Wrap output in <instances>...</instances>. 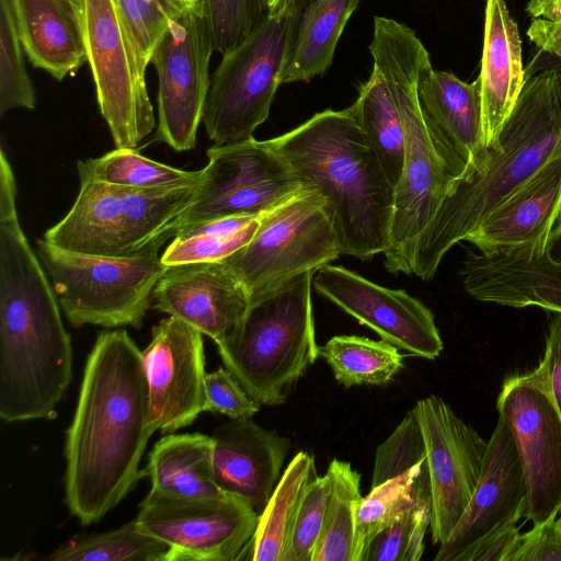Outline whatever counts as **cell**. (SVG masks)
<instances>
[{
	"instance_id": "cell-1",
	"label": "cell",
	"mask_w": 561,
	"mask_h": 561,
	"mask_svg": "<svg viewBox=\"0 0 561 561\" xmlns=\"http://www.w3.org/2000/svg\"><path fill=\"white\" fill-rule=\"evenodd\" d=\"M152 433L142 353L126 330L104 331L87 358L66 433L65 503L83 525L135 486Z\"/></svg>"
},
{
	"instance_id": "cell-2",
	"label": "cell",
	"mask_w": 561,
	"mask_h": 561,
	"mask_svg": "<svg viewBox=\"0 0 561 561\" xmlns=\"http://www.w3.org/2000/svg\"><path fill=\"white\" fill-rule=\"evenodd\" d=\"M72 377V348L47 273L21 226L0 230V417L51 420Z\"/></svg>"
},
{
	"instance_id": "cell-3",
	"label": "cell",
	"mask_w": 561,
	"mask_h": 561,
	"mask_svg": "<svg viewBox=\"0 0 561 561\" xmlns=\"http://www.w3.org/2000/svg\"><path fill=\"white\" fill-rule=\"evenodd\" d=\"M561 150V75L546 69L526 78L519 98L479 161L449 187L420 236L413 274L435 275L444 255Z\"/></svg>"
},
{
	"instance_id": "cell-4",
	"label": "cell",
	"mask_w": 561,
	"mask_h": 561,
	"mask_svg": "<svg viewBox=\"0 0 561 561\" xmlns=\"http://www.w3.org/2000/svg\"><path fill=\"white\" fill-rule=\"evenodd\" d=\"M270 142L301 183L327 199L342 254L367 260L385 253L394 186L348 108L317 113Z\"/></svg>"
},
{
	"instance_id": "cell-5",
	"label": "cell",
	"mask_w": 561,
	"mask_h": 561,
	"mask_svg": "<svg viewBox=\"0 0 561 561\" xmlns=\"http://www.w3.org/2000/svg\"><path fill=\"white\" fill-rule=\"evenodd\" d=\"M369 49L396 101L405 138L385 266L392 274L411 275L420 236L467 164L442 148L423 119L417 78L430 55L415 32L393 19L375 16Z\"/></svg>"
},
{
	"instance_id": "cell-6",
	"label": "cell",
	"mask_w": 561,
	"mask_h": 561,
	"mask_svg": "<svg viewBox=\"0 0 561 561\" xmlns=\"http://www.w3.org/2000/svg\"><path fill=\"white\" fill-rule=\"evenodd\" d=\"M314 273H302L251 301L239 324L217 344L225 367L260 405L284 403L320 355L311 299Z\"/></svg>"
},
{
	"instance_id": "cell-7",
	"label": "cell",
	"mask_w": 561,
	"mask_h": 561,
	"mask_svg": "<svg viewBox=\"0 0 561 561\" xmlns=\"http://www.w3.org/2000/svg\"><path fill=\"white\" fill-rule=\"evenodd\" d=\"M312 0H284L236 47L210 76L203 124L209 140H245L270 114L299 20Z\"/></svg>"
},
{
	"instance_id": "cell-8",
	"label": "cell",
	"mask_w": 561,
	"mask_h": 561,
	"mask_svg": "<svg viewBox=\"0 0 561 561\" xmlns=\"http://www.w3.org/2000/svg\"><path fill=\"white\" fill-rule=\"evenodd\" d=\"M340 254L327 199L305 185L262 213L253 238L220 262L240 280L251 302L302 273L317 272Z\"/></svg>"
},
{
	"instance_id": "cell-9",
	"label": "cell",
	"mask_w": 561,
	"mask_h": 561,
	"mask_svg": "<svg viewBox=\"0 0 561 561\" xmlns=\"http://www.w3.org/2000/svg\"><path fill=\"white\" fill-rule=\"evenodd\" d=\"M36 253L59 305L75 327L140 328L153 289L169 266L161 256H99L38 240Z\"/></svg>"
},
{
	"instance_id": "cell-10",
	"label": "cell",
	"mask_w": 561,
	"mask_h": 561,
	"mask_svg": "<svg viewBox=\"0 0 561 561\" xmlns=\"http://www.w3.org/2000/svg\"><path fill=\"white\" fill-rule=\"evenodd\" d=\"M79 2L100 112L115 147L135 149L157 124L117 1Z\"/></svg>"
},
{
	"instance_id": "cell-11",
	"label": "cell",
	"mask_w": 561,
	"mask_h": 561,
	"mask_svg": "<svg viewBox=\"0 0 561 561\" xmlns=\"http://www.w3.org/2000/svg\"><path fill=\"white\" fill-rule=\"evenodd\" d=\"M206 153L208 163L174 234L211 219L262 214L305 186L270 140L214 144Z\"/></svg>"
},
{
	"instance_id": "cell-12",
	"label": "cell",
	"mask_w": 561,
	"mask_h": 561,
	"mask_svg": "<svg viewBox=\"0 0 561 561\" xmlns=\"http://www.w3.org/2000/svg\"><path fill=\"white\" fill-rule=\"evenodd\" d=\"M496 408L522 460L527 486L525 517L533 525L557 517L561 508V414L541 360L531 371L503 381Z\"/></svg>"
},
{
	"instance_id": "cell-13",
	"label": "cell",
	"mask_w": 561,
	"mask_h": 561,
	"mask_svg": "<svg viewBox=\"0 0 561 561\" xmlns=\"http://www.w3.org/2000/svg\"><path fill=\"white\" fill-rule=\"evenodd\" d=\"M259 514L232 496L187 499L150 490L135 518L146 535L169 546L165 561H234L250 543Z\"/></svg>"
},
{
	"instance_id": "cell-14",
	"label": "cell",
	"mask_w": 561,
	"mask_h": 561,
	"mask_svg": "<svg viewBox=\"0 0 561 561\" xmlns=\"http://www.w3.org/2000/svg\"><path fill=\"white\" fill-rule=\"evenodd\" d=\"M213 51L198 4L170 21L150 57L159 83L154 141L179 152L195 147L210 83Z\"/></svg>"
},
{
	"instance_id": "cell-15",
	"label": "cell",
	"mask_w": 561,
	"mask_h": 561,
	"mask_svg": "<svg viewBox=\"0 0 561 561\" xmlns=\"http://www.w3.org/2000/svg\"><path fill=\"white\" fill-rule=\"evenodd\" d=\"M421 427L431 490V535L443 543L465 513L479 481L488 442L439 397L413 408Z\"/></svg>"
},
{
	"instance_id": "cell-16",
	"label": "cell",
	"mask_w": 561,
	"mask_h": 561,
	"mask_svg": "<svg viewBox=\"0 0 561 561\" xmlns=\"http://www.w3.org/2000/svg\"><path fill=\"white\" fill-rule=\"evenodd\" d=\"M460 276L465 290L476 300L561 312V216L535 242L467 252Z\"/></svg>"
},
{
	"instance_id": "cell-17",
	"label": "cell",
	"mask_w": 561,
	"mask_h": 561,
	"mask_svg": "<svg viewBox=\"0 0 561 561\" xmlns=\"http://www.w3.org/2000/svg\"><path fill=\"white\" fill-rule=\"evenodd\" d=\"M314 289L374 330L383 341L426 359L444 348L434 314L402 289L373 283L343 266L323 265L313 275Z\"/></svg>"
},
{
	"instance_id": "cell-18",
	"label": "cell",
	"mask_w": 561,
	"mask_h": 561,
	"mask_svg": "<svg viewBox=\"0 0 561 561\" xmlns=\"http://www.w3.org/2000/svg\"><path fill=\"white\" fill-rule=\"evenodd\" d=\"M203 333L169 316L152 328L141 351L149 388L152 431L174 433L205 412V353Z\"/></svg>"
},
{
	"instance_id": "cell-19",
	"label": "cell",
	"mask_w": 561,
	"mask_h": 561,
	"mask_svg": "<svg viewBox=\"0 0 561 561\" xmlns=\"http://www.w3.org/2000/svg\"><path fill=\"white\" fill-rule=\"evenodd\" d=\"M526 511L527 486L519 453L510 427L499 416L471 500L434 560L456 561L480 540L517 525Z\"/></svg>"
},
{
	"instance_id": "cell-20",
	"label": "cell",
	"mask_w": 561,
	"mask_h": 561,
	"mask_svg": "<svg viewBox=\"0 0 561 561\" xmlns=\"http://www.w3.org/2000/svg\"><path fill=\"white\" fill-rule=\"evenodd\" d=\"M153 308L199 330L216 344L239 324L250 299L221 262L169 266L152 294Z\"/></svg>"
},
{
	"instance_id": "cell-21",
	"label": "cell",
	"mask_w": 561,
	"mask_h": 561,
	"mask_svg": "<svg viewBox=\"0 0 561 561\" xmlns=\"http://www.w3.org/2000/svg\"><path fill=\"white\" fill-rule=\"evenodd\" d=\"M213 474L226 494L263 508L272 495L290 448L287 437L252 419L232 420L211 435Z\"/></svg>"
},
{
	"instance_id": "cell-22",
	"label": "cell",
	"mask_w": 561,
	"mask_h": 561,
	"mask_svg": "<svg viewBox=\"0 0 561 561\" xmlns=\"http://www.w3.org/2000/svg\"><path fill=\"white\" fill-rule=\"evenodd\" d=\"M561 216V150L497 205L465 239L478 251L535 242Z\"/></svg>"
},
{
	"instance_id": "cell-23",
	"label": "cell",
	"mask_w": 561,
	"mask_h": 561,
	"mask_svg": "<svg viewBox=\"0 0 561 561\" xmlns=\"http://www.w3.org/2000/svg\"><path fill=\"white\" fill-rule=\"evenodd\" d=\"M417 98L433 138L467 168L474 165L485 149L478 79L468 83L453 72L435 71L428 58L419 72Z\"/></svg>"
},
{
	"instance_id": "cell-24",
	"label": "cell",
	"mask_w": 561,
	"mask_h": 561,
	"mask_svg": "<svg viewBox=\"0 0 561 561\" xmlns=\"http://www.w3.org/2000/svg\"><path fill=\"white\" fill-rule=\"evenodd\" d=\"M482 144L490 146L524 88L522 39L505 0H486L480 75Z\"/></svg>"
},
{
	"instance_id": "cell-25",
	"label": "cell",
	"mask_w": 561,
	"mask_h": 561,
	"mask_svg": "<svg viewBox=\"0 0 561 561\" xmlns=\"http://www.w3.org/2000/svg\"><path fill=\"white\" fill-rule=\"evenodd\" d=\"M30 62L58 81L88 62L79 0H13Z\"/></svg>"
},
{
	"instance_id": "cell-26",
	"label": "cell",
	"mask_w": 561,
	"mask_h": 561,
	"mask_svg": "<svg viewBox=\"0 0 561 561\" xmlns=\"http://www.w3.org/2000/svg\"><path fill=\"white\" fill-rule=\"evenodd\" d=\"M121 224L119 187L82 182L71 209L44 240L69 252L121 257Z\"/></svg>"
},
{
	"instance_id": "cell-27",
	"label": "cell",
	"mask_w": 561,
	"mask_h": 561,
	"mask_svg": "<svg viewBox=\"0 0 561 561\" xmlns=\"http://www.w3.org/2000/svg\"><path fill=\"white\" fill-rule=\"evenodd\" d=\"M211 436L202 433H169L149 453L141 478L148 477L151 490L187 499L225 495L213 474Z\"/></svg>"
},
{
	"instance_id": "cell-28",
	"label": "cell",
	"mask_w": 561,
	"mask_h": 561,
	"mask_svg": "<svg viewBox=\"0 0 561 561\" xmlns=\"http://www.w3.org/2000/svg\"><path fill=\"white\" fill-rule=\"evenodd\" d=\"M122 203L121 257L157 255L174 236L195 185L176 188L118 186Z\"/></svg>"
},
{
	"instance_id": "cell-29",
	"label": "cell",
	"mask_w": 561,
	"mask_h": 561,
	"mask_svg": "<svg viewBox=\"0 0 561 561\" xmlns=\"http://www.w3.org/2000/svg\"><path fill=\"white\" fill-rule=\"evenodd\" d=\"M360 0H312L304 10L279 78L308 82L331 66L340 36Z\"/></svg>"
},
{
	"instance_id": "cell-30",
	"label": "cell",
	"mask_w": 561,
	"mask_h": 561,
	"mask_svg": "<svg viewBox=\"0 0 561 561\" xmlns=\"http://www.w3.org/2000/svg\"><path fill=\"white\" fill-rule=\"evenodd\" d=\"M317 476L314 458L299 451L279 478L259 515L252 540L241 554L253 561H284L295 517L308 483Z\"/></svg>"
},
{
	"instance_id": "cell-31",
	"label": "cell",
	"mask_w": 561,
	"mask_h": 561,
	"mask_svg": "<svg viewBox=\"0 0 561 561\" xmlns=\"http://www.w3.org/2000/svg\"><path fill=\"white\" fill-rule=\"evenodd\" d=\"M347 108L396 188L404 162V129L396 101L376 67L368 80L360 84L355 103Z\"/></svg>"
},
{
	"instance_id": "cell-32",
	"label": "cell",
	"mask_w": 561,
	"mask_h": 561,
	"mask_svg": "<svg viewBox=\"0 0 561 561\" xmlns=\"http://www.w3.org/2000/svg\"><path fill=\"white\" fill-rule=\"evenodd\" d=\"M80 183L101 182L138 188H176L197 184L202 170L186 171L144 157L135 149L116 148L77 164Z\"/></svg>"
},
{
	"instance_id": "cell-33",
	"label": "cell",
	"mask_w": 561,
	"mask_h": 561,
	"mask_svg": "<svg viewBox=\"0 0 561 561\" xmlns=\"http://www.w3.org/2000/svg\"><path fill=\"white\" fill-rule=\"evenodd\" d=\"M320 355L344 387L385 385L403 368L404 355L397 346L381 340L358 335H335L322 347Z\"/></svg>"
},
{
	"instance_id": "cell-34",
	"label": "cell",
	"mask_w": 561,
	"mask_h": 561,
	"mask_svg": "<svg viewBox=\"0 0 561 561\" xmlns=\"http://www.w3.org/2000/svg\"><path fill=\"white\" fill-rule=\"evenodd\" d=\"M327 474L330 492L324 524L312 561H353L355 507L360 494V474L348 461L333 459Z\"/></svg>"
},
{
	"instance_id": "cell-35",
	"label": "cell",
	"mask_w": 561,
	"mask_h": 561,
	"mask_svg": "<svg viewBox=\"0 0 561 561\" xmlns=\"http://www.w3.org/2000/svg\"><path fill=\"white\" fill-rule=\"evenodd\" d=\"M426 471V461L370 488L355 507L353 561H363L371 541L397 520L415 501V485Z\"/></svg>"
},
{
	"instance_id": "cell-36",
	"label": "cell",
	"mask_w": 561,
	"mask_h": 561,
	"mask_svg": "<svg viewBox=\"0 0 561 561\" xmlns=\"http://www.w3.org/2000/svg\"><path fill=\"white\" fill-rule=\"evenodd\" d=\"M169 546L137 526L135 519L118 528L75 537L60 545L50 561H165Z\"/></svg>"
},
{
	"instance_id": "cell-37",
	"label": "cell",
	"mask_w": 561,
	"mask_h": 561,
	"mask_svg": "<svg viewBox=\"0 0 561 561\" xmlns=\"http://www.w3.org/2000/svg\"><path fill=\"white\" fill-rule=\"evenodd\" d=\"M23 51L13 0H0L1 115L13 108H35V89L25 68Z\"/></svg>"
},
{
	"instance_id": "cell-38",
	"label": "cell",
	"mask_w": 561,
	"mask_h": 561,
	"mask_svg": "<svg viewBox=\"0 0 561 561\" xmlns=\"http://www.w3.org/2000/svg\"><path fill=\"white\" fill-rule=\"evenodd\" d=\"M139 68L145 73L151 54L170 21L198 4V0H116Z\"/></svg>"
},
{
	"instance_id": "cell-39",
	"label": "cell",
	"mask_w": 561,
	"mask_h": 561,
	"mask_svg": "<svg viewBox=\"0 0 561 561\" xmlns=\"http://www.w3.org/2000/svg\"><path fill=\"white\" fill-rule=\"evenodd\" d=\"M431 526V492L415 493V501L371 541L363 561H419Z\"/></svg>"
},
{
	"instance_id": "cell-40",
	"label": "cell",
	"mask_w": 561,
	"mask_h": 561,
	"mask_svg": "<svg viewBox=\"0 0 561 561\" xmlns=\"http://www.w3.org/2000/svg\"><path fill=\"white\" fill-rule=\"evenodd\" d=\"M260 217L253 224L234 232H216L185 227L172 238V242L161 255V261L167 266L220 262L240 250L253 238L259 227Z\"/></svg>"
},
{
	"instance_id": "cell-41",
	"label": "cell",
	"mask_w": 561,
	"mask_h": 561,
	"mask_svg": "<svg viewBox=\"0 0 561 561\" xmlns=\"http://www.w3.org/2000/svg\"><path fill=\"white\" fill-rule=\"evenodd\" d=\"M214 51L239 45L270 13L267 0H198Z\"/></svg>"
},
{
	"instance_id": "cell-42",
	"label": "cell",
	"mask_w": 561,
	"mask_h": 561,
	"mask_svg": "<svg viewBox=\"0 0 561 561\" xmlns=\"http://www.w3.org/2000/svg\"><path fill=\"white\" fill-rule=\"evenodd\" d=\"M426 461L420 424L412 410L381 443L375 454L370 488L398 477Z\"/></svg>"
},
{
	"instance_id": "cell-43",
	"label": "cell",
	"mask_w": 561,
	"mask_h": 561,
	"mask_svg": "<svg viewBox=\"0 0 561 561\" xmlns=\"http://www.w3.org/2000/svg\"><path fill=\"white\" fill-rule=\"evenodd\" d=\"M330 492L328 474L316 476L302 494L284 561H312L321 535Z\"/></svg>"
},
{
	"instance_id": "cell-44",
	"label": "cell",
	"mask_w": 561,
	"mask_h": 561,
	"mask_svg": "<svg viewBox=\"0 0 561 561\" xmlns=\"http://www.w3.org/2000/svg\"><path fill=\"white\" fill-rule=\"evenodd\" d=\"M205 412L226 415L232 420L252 419L260 410L256 403L227 369L219 367L206 374Z\"/></svg>"
},
{
	"instance_id": "cell-45",
	"label": "cell",
	"mask_w": 561,
	"mask_h": 561,
	"mask_svg": "<svg viewBox=\"0 0 561 561\" xmlns=\"http://www.w3.org/2000/svg\"><path fill=\"white\" fill-rule=\"evenodd\" d=\"M527 36L539 49L561 60V0H528Z\"/></svg>"
},
{
	"instance_id": "cell-46",
	"label": "cell",
	"mask_w": 561,
	"mask_h": 561,
	"mask_svg": "<svg viewBox=\"0 0 561 561\" xmlns=\"http://www.w3.org/2000/svg\"><path fill=\"white\" fill-rule=\"evenodd\" d=\"M511 561H561V528L557 517L520 534Z\"/></svg>"
},
{
	"instance_id": "cell-47",
	"label": "cell",
	"mask_w": 561,
	"mask_h": 561,
	"mask_svg": "<svg viewBox=\"0 0 561 561\" xmlns=\"http://www.w3.org/2000/svg\"><path fill=\"white\" fill-rule=\"evenodd\" d=\"M520 534L517 525L512 526L480 540L462 552L456 561H511L518 547Z\"/></svg>"
},
{
	"instance_id": "cell-48",
	"label": "cell",
	"mask_w": 561,
	"mask_h": 561,
	"mask_svg": "<svg viewBox=\"0 0 561 561\" xmlns=\"http://www.w3.org/2000/svg\"><path fill=\"white\" fill-rule=\"evenodd\" d=\"M541 362L546 367L550 390L561 414V312H551Z\"/></svg>"
},
{
	"instance_id": "cell-49",
	"label": "cell",
	"mask_w": 561,
	"mask_h": 561,
	"mask_svg": "<svg viewBox=\"0 0 561 561\" xmlns=\"http://www.w3.org/2000/svg\"><path fill=\"white\" fill-rule=\"evenodd\" d=\"M284 0H267L270 12L274 11Z\"/></svg>"
},
{
	"instance_id": "cell-50",
	"label": "cell",
	"mask_w": 561,
	"mask_h": 561,
	"mask_svg": "<svg viewBox=\"0 0 561 561\" xmlns=\"http://www.w3.org/2000/svg\"><path fill=\"white\" fill-rule=\"evenodd\" d=\"M557 517H558L557 518V523H558L559 527L561 528V508H560L559 514H558Z\"/></svg>"
}]
</instances>
